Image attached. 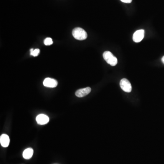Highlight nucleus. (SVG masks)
I'll list each match as a JSON object with an SVG mask.
<instances>
[{"label":"nucleus","mask_w":164,"mask_h":164,"mask_svg":"<svg viewBox=\"0 0 164 164\" xmlns=\"http://www.w3.org/2000/svg\"><path fill=\"white\" fill-rule=\"evenodd\" d=\"M73 37L78 40H84L87 38V33L83 28L77 27L72 32Z\"/></svg>","instance_id":"obj_1"},{"label":"nucleus","mask_w":164,"mask_h":164,"mask_svg":"<svg viewBox=\"0 0 164 164\" xmlns=\"http://www.w3.org/2000/svg\"><path fill=\"white\" fill-rule=\"evenodd\" d=\"M104 59L109 64L112 66H115L118 63V60L115 57L110 51H105L103 54Z\"/></svg>","instance_id":"obj_2"},{"label":"nucleus","mask_w":164,"mask_h":164,"mask_svg":"<svg viewBox=\"0 0 164 164\" xmlns=\"http://www.w3.org/2000/svg\"><path fill=\"white\" fill-rule=\"evenodd\" d=\"M120 86L121 89L127 93H130L132 90V86L130 81L126 79H123L120 82Z\"/></svg>","instance_id":"obj_3"},{"label":"nucleus","mask_w":164,"mask_h":164,"mask_svg":"<svg viewBox=\"0 0 164 164\" xmlns=\"http://www.w3.org/2000/svg\"><path fill=\"white\" fill-rule=\"evenodd\" d=\"M145 31L143 29L136 31L133 34V40L135 42H141L144 37Z\"/></svg>","instance_id":"obj_4"},{"label":"nucleus","mask_w":164,"mask_h":164,"mask_svg":"<svg viewBox=\"0 0 164 164\" xmlns=\"http://www.w3.org/2000/svg\"><path fill=\"white\" fill-rule=\"evenodd\" d=\"M43 85L49 88H55L57 86V82L54 79L47 78L45 79L43 82Z\"/></svg>","instance_id":"obj_5"},{"label":"nucleus","mask_w":164,"mask_h":164,"mask_svg":"<svg viewBox=\"0 0 164 164\" xmlns=\"http://www.w3.org/2000/svg\"><path fill=\"white\" fill-rule=\"evenodd\" d=\"M36 121L39 125H45L49 121V118L46 115L40 114L36 117Z\"/></svg>","instance_id":"obj_6"},{"label":"nucleus","mask_w":164,"mask_h":164,"mask_svg":"<svg viewBox=\"0 0 164 164\" xmlns=\"http://www.w3.org/2000/svg\"><path fill=\"white\" fill-rule=\"evenodd\" d=\"M91 91V89L90 87H87L84 89H80L76 92L75 95L77 97H85L90 94Z\"/></svg>","instance_id":"obj_7"},{"label":"nucleus","mask_w":164,"mask_h":164,"mask_svg":"<svg viewBox=\"0 0 164 164\" xmlns=\"http://www.w3.org/2000/svg\"><path fill=\"white\" fill-rule=\"evenodd\" d=\"M0 143L2 147H8L10 143V139L9 136L6 134L1 135L0 137Z\"/></svg>","instance_id":"obj_8"},{"label":"nucleus","mask_w":164,"mask_h":164,"mask_svg":"<svg viewBox=\"0 0 164 164\" xmlns=\"http://www.w3.org/2000/svg\"><path fill=\"white\" fill-rule=\"evenodd\" d=\"M33 154V149L32 148H28L26 149L24 151H23V157L24 159L28 160L32 158Z\"/></svg>","instance_id":"obj_9"},{"label":"nucleus","mask_w":164,"mask_h":164,"mask_svg":"<svg viewBox=\"0 0 164 164\" xmlns=\"http://www.w3.org/2000/svg\"><path fill=\"white\" fill-rule=\"evenodd\" d=\"M40 50L39 49H30V54L33 57H37L39 54Z\"/></svg>","instance_id":"obj_10"},{"label":"nucleus","mask_w":164,"mask_h":164,"mask_svg":"<svg viewBox=\"0 0 164 164\" xmlns=\"http://www.w3.org/2000/svg\"><path fill=\"white\" fill-rule=\"evenodd\" d=\"M44 44L46 46H49L52 44L53 43V41H52V39L50 37H47L45 39Z\"/></svg>","instance_id":"obj_11"},{"label":"nucleus","mask_w":164,"mask_h":164,"mask_svg":"<svg viewBox=\"0 0 164 164\" xmlns=\"http://www.w3.org/2000/svg\"><path fill=\"white\" fill-rule=\"evenodd\" d=\"M122 2L124 3H130L132 2V0H120Z\"/></svg>","instance_id":"obj_12"},{"label":"nucleus","mask_w":164,"mask_h":164,"mask_svg":"<svg viewBox=\"0 0 164 164\" xmlns=\"http://www.w3.org/2000/svg\"><path fill=\"white\" fill-rule=\"evenodd\" d=\"M161 60H162V62H163L164 64V56L162 58V59Z\"/></svg>","instance_id":"obj_13"}]
</instances>
